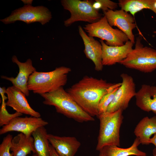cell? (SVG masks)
<instances>
[{
    "instance_id": "cell-32",
    "label": "cell",
    "mask_w": 156,
    "mask_h": 156,
    "mask_svg": "<svg viewBox=\"0 0 156 156\" xmlns=\"http://www.w3.org/2000/svg\"><path fill=\"white\" fill-rule=\"evenodd\" d=\"M153 154L152 156H156V148H155L153 151Z\"/></svg>"
},
{
    "instance_id": "cell-20",
    "label": "cell",
    "mask_w": 156,
    "mask_h": 156,
    "mask_svg": "<svg viewBox=\"0 0 156 156\" xmlns=\"http://www.w3.org/2000/svg\"><path fill=\"white\" fill-rule=\"evenodd\" d=\"M44 127L37 129L32 134L34 138L35 154L37 156H50V143Z\"/></svg>"
},
{
    "instance_id": "cell-19",
    "label": "cell",
    "mask_w": 156,
    "mask_h": 156,
    "mask_svg": "<svg viewBox=\"0 0 156 156\" xmlns=\"http://www.w3.org/2000/svg\"><path fill=\"white\" fill-rule=\"evenodd\" d=\"M140 143L148 145L151 135L156 133V116L143 118L136 125L134 131Z\"/></svg>"
},
{
    "instance_id": "cell-15",
    "label": "cell",
    "mask_w": 156,
    "mask_h": 156,
    "mask_svg": "<svg viewBox=\"0 0 156 156\" xmlns=\"http://www.w3.org/2000/svg\"><path fill=\"white\" fill-rule=\"evenodd\" d=\"M78 30L83 42L84 52L86 57L93 62L96 71H102L103 66L102 62V49L101 43L94 37L88 36L81 26H78Z\"/></svg>"
},
{
    "instance_id": "cell-9",
    "label": "cell",
    "mask_w": 156,
    "mask_h": 156,
    "mask_svg": "<svg viewBox=\"0 0 156 156\" xmlns=\"http://www.w3.org/2000/svg\"><path fill=\"white\" fill-rule=\"evenodd\" d=\"M120 77L122 79L121 84L109 106L107 112H114L119 109L125 110L131 100L136 94L135 84L133 78L125 73H122Z\"/></svg>"
},
{
    "instance_id": "cell-31",
    "label": "cell",
    "mask_w": 156,
    "mask_h": 156,
    "mask_svg": "<svg viewBox=\"0 0 156 156\" xmlns=\"http://www.w3.org/2000/svg\"><path fill=\"white\" fill-rule=\"evenodd\" d=\"M99 151V156H107L102 149L100 150Z\"/></svg>"
},
{
    "instance_id": "cell-18",
    "label": "cell",
    "mask_w": 156,
    "mask_h": 156,
    "mask_svg": "<svg viewBox=\"0 0 156 156\" xmlns=\"http://www.w3.org/2000/svg\"><path fill=\"white\" fill-rule=\"evenodd\" d=\"M33 137L20 133L13 138L10 151L13 156H27L31 152L35 154Z\"/></svg>"
},
{
    "instance_id": "cell-25",
    "label": "cell",
    "mask_w": 156,
    "mask_h": 156,
    "mask_svg": "<svg viewBox=\"0 0 156 156\" xmlns=\"http://www.w3.org/2000/svg\"><path fill=\"white\" fill-rule=\"evenodd\" d=\"M12 138V136L10 134L7 135L3 138L0 145V156H13L12 153H10Z\"/></svg>"
},
{
    "instance_id": "cell-16",
    "label": "cell",
    "mask_w": 156,
    "mask_h": 156,
    "mask_svg": "<svg viewBox=\"0 0 156 156\" xmlns=\"http://www.w3.org/2000/svg\"><path fill=\"white\" fill-rule=\"evenodd\" d=\"M47 138L59 156H74L81 145L74 137L59 136L48 134Z\"/></svg>"
},
{
    "instance_id": "cell-30",
    "label": "cell",
    "mask_w": 156,
    "mask_h": 156,
    "mask_svg": "<svg viewBox=\"0 0 156 156\" xmlns=\"http://www.w3.org/2000/svg\"><path fill=\"white\" fill-rule=\"evenodd\" d=\"M22 1L25 5H31L33 1L32 0H22Z\"/></svg>"
},
{
    "instance_id": "cell-14",
    "label": "cell",
    "mask_w": 156,
    "mask_h": 156,
    "mask_svg": "<svg viewBox=\"0 0 156 156\" xmlns=\"http://www.w3.org/2000/svg\"><path fill=\"white\" fill-rule=\"evenodd\" d=\"M6 94L8 99L5 103L6 106L11 107L16 112L22 114L40 117V114L30 106L25 95L15 87L12 86L8 87Z\"/></svg>"
},
{
    "instance_id": "cell-6",
    "label": "cell",
    "mask_w": 156,
    "mask_h": 156,
    "mask_svg": "<svg viewBox=\"0 0 156 156\" xmlns=\"http://www.w3.org/2000/svg\"><path fill=\"white\" fill-rule=\"evenodd\" d=\"M64 8L68 11L70 17L64 21L66 27L70 26L74 23L83 21L91 23L96 22L101 17L102 14L99 10L93 7V2L91 1L62 0L61 1Z\"/></svg>"
},
{
    "instance_id": "cell-10",
    "label": "cell",
    "mask_w": 156,
    "mask_h": 156,
    "mask_svg": "<svg viewBox=\"0 0 156 156\" xmlns=\"http://www.w3.org/2000/svg\"><path fill=\"white\" fill-rule=\"evenodd\" d=\"M111 26H116L123 32L129 40L134 44L135 38L132 31L136 27L133 16L124 10H109L103 12Z\"/></svg>"
},
{
    "instance_id": "cell-13",
    "label": "cell",
    "mask_w": 156,
    "mask_h": 156,
    "mask_svg": "<svg viewBox=\"0 0 156 156\" xmlns=\"http://www.w3.org/2000/svg\"><path fill=\"white\" fill-rule=\"evenodd\" d=\"M100 42L102 46L103 66H111L120 63L132 50L134 44L129 40L123 45L111 46L106 44L103 40H100Z\"/></svg>"
},
{
    "instance_id": "cell-17",
    "label": "cell",
    "mask_w": 156,
    "mask_h": 156,
    "mask_svg": "<svg viewBox=\"0 0 156 156\" xmlns=\"http://www.w3.org/2000/svg\"><path fill=\"white\" fill-rule=\"evenodd\" d=\"M135 97L139 108L145 112L152 111L156 116V86L142 84Z\"/></svg>"
},
{
    "instance_id": "cell-33",
    "label": "cell",
    "mask_w": 156,
    "mask_h": 156,
    "mask_svg": "<svg viewBox=\"0 0 156 156\" xmlns=\"http://www.w3.org/2000/svg\"><path fill=\"white\" fill-rule=\"evenodd\" d=\"M32 156H37V155L36 154H34Z\"/></svg>"
},
{
    "instance_id": "cell-8",
    "label": "cell",
    "mask_w": 156,
    "mask_h": 156,
    "mask_svg": "<svg viewBox=\"0 0 156 156\" xmlns=\"http://www.w3.org/2000/svg\"><path fill=\"white\" fill-rule=\"evenodd\" d=\"M52 17L51 12L45 6L25 5L13 11L10 15L0 21L5 24L21 21L27 24L38 22L43 25L49 22Z\"/></svg>"
},
{
    "instance_id": "cell-1",
    "label": "cell",
    "mask_w": 156,
    "mask_h": 156,
    "mask_svg": "<svg viewBox=\"0 0 156 156\" xmlns=\"http://www.w3.org/2000/svg\"><path fill=\"white\" fill-rule=\"evenodd\" d=\"M114 84L86 75L66 91L84 111L92 117H98L99 102Z\"/></svg>"
},
{
    "instance_id": "cell-2",
    "label": "cell",
    "mask_w": 156,
    "mask_h": 156,
    "mask_svg": "<svg viewBox=\"0 0 156 156\" xmlns=\"http://www.w3.org/2000/svg\"><path fill=\"white\" fill-rule=\"evenodd\" d=\"M44 104L54 106L57 112L79 122L92 121L93 117L84 111L68 93L61 87L48 93L40 94Z\"/></svg>"
},
{
    "instance_id": "cell-22",
    "label": "cell",
    "mask_w": 156,
    "mask_h": 156,
    "mask_svg": "<svg viewBox=\"0 0 156 156\" xmlns=\"http://www.w3.org/2000/svg\"><path fill=\"white\" fill-rule=\"evenodd\" d=\"M5 102H2L0 110V126H3L8 124L14 118L22 115L23 114L16 112L10 114L7 111Z\"/></svg>"
},
{
    "instance_id": "cell-24",
    "label": "cell",
    "mask_w": 156,
    "mask_h": 156,
    "mask_svg": "<svg viewBox=\"0 0 156 156\" xmlns=\"http://www.w3.org/2000/svg\"><path fill=\"white\" fill-rule=\"evenodd\" d=\"M92 5L94 9H101L103 12L109 10H114L118 6V3L109 0H95Z\"/></svg>"
},
{
    "instance_id": "cell-28",
    "label": "cell",
    "mask_w": 156,
    "mask_h": 156,
    "mask_svg": "<svg viewBox=\"0 0 156 156\" xmlns=\"http://www.w3.org/2000/svg\"><path fill=\"white\" fill-rule=\"evenodd\" d=\"M50 156H59L54 148L50 144Z\"/></svg>"
},
{
    "instance_id": "cell-26",
    "label": "cell",
    "mask_w": 156,
    "mask_h": 156,
    "mask_svg": "<svg viewBox=\"0 0 156 156\" xmlns=\"http://www.w3.org/2000/svg\"><path fill=\"white\" fill-rule=\"evenodd\" d=\"M142 8L149 9L152 11L156 14V0H143ZM156 34V31L153 32Z\"/></svg>"
},
{
    "instance_id": "cell-27",
    "label": "cell",
    "mask_w": 156,
    "mask_h": 156,
    "mask_svg": "<svg viewBox=\"0 0 156 156\" xmlns=\"http://www.w3.org/2000/svg\"><path fill=\"white\" fill-rule=\"evenodd\" d=\"M6 89L5 87H0V93L2 97V102H5V100L8 99V97L5 95V94H6Z\"/></svg>"
},
{
    "instance_id": "cell-11",
    "label": "cell",
    "mask_w": 156,
    "mask_h": 156,
    "mask_svg": "<svg viewBox=\"0 0 156 156\" xmlns=\"http://www.w3.org/2000/svg\"><path fill=\"white\" fill-rule=\"evenodd\" d=\"M48 124L47 122L40 117L31 116L17 117L13 119L8 125L3 126L0 130V134L2 135L9 132L15 131L31 136L37 129Z\"/></svg>"
},
{
    "instance_id": "cell-29",
    "label": "cell",
    "mask_w": 156,
    "mask_h": 156,
    "mask_svg": "<svg viewBox=\"0 0 156 156\" xmlns=\"http://www.w3.org/2000/svg\"><path fill=\"white\" fill-rule=\"evenodd\" d=\"M150 142V144H154L156 148V133L154 134L152 138H151Z\"/></svg>"
},
{
    "instance_id": "cell-21",
    "label": "cell",
    "mask_w": 156,
    "mask_h": 156,
    "mask_svg": "<svg viewBox=\"0 0 156 156\" xmlns=\"http://www.w3.org/2000/svg\"><path fill=\"white\" fill-rule=\"evenodd\" d=\"M139 138L136 137L132 144L126 148H120L116 146H109L105 147L102 149L107 156H146V154L138 148L140 144Z\"/></svg>"
},
{
    "instance_id": "cell-23",
    "label": "cell",
    "mask_w": 156,
    "mask_h": 156,
    "mask_svg": "<svg viewBox=\"0 0 156 156\" xmlns=\"http://www.w3.org/2000/svg\"><path fill=\"white\" fill-rule=\"evenodd\" d=\"M119 87L116 88L109 92L101 98L99 102L98 107L99 115L106 112L109 106L112 101Z\"/></svg>"
},
{
    "instance_id": "cell-5",
    "label": "cell",
    "mask_w": 156,
    "mask_h": 156,
    "mask_svg": "<svg viewBox=\"0 0 156 156\" xmlns=\"http://www.w3.org/2000/svg\"><path fill=\"white\" fill-rule=\"evenodd\" d=\"M142 40L141 36L137 38L135 48L119 64L129 68L151 73L156 70V50L144 47Z\"/></svg>"
},
{
    "instance_id": "cell-3",
    "label": "cell",
    "mask_w": 156,
    "mask_h": 156,
    "mask_svg": "<svg viewBox=\"0 0 156 156\" xmlns=\"http://www.w3.org/2000/svg\"><path fill=\"white\" fill-rule=\"evenodd\" d=\"M71 71L70 68L64 66L48 72L36 71L29 77L28 90L40 95L54 91L66 85L68 75Z\"/></svg>"
},
{
    "instance_id": "cell-4",
    "label": "cell",
    "mask_w": 156,
    "mask_h": 156,
    "mask_svg": "<svg viewBox=\"0 0 156 156\" xmlns=\"http://www.w3.org/2000/svg\"><path fill=\"white\" fill-rule=\"evenodd\" d=\"M123 111L119 109L99 115L100 128L96 150L99 151L107 146H120V131L123 119Z\"/></svg>"
},
{
    "instance_id": "cell-7",
    "label": "cell",
    "mask_w": 156,
    "mask_h": 156,
    "mask_svg": "<svg viewBox=\"0 0 156 156\" xmlns=\"http://www.w3.org/2000/svg\"><path fill=\"white\" fill-rule=\"evenodd\" d=\"M83 28L88 36L105 40L106 44L109 46H122L129 40L123 32L113 28L109 25L104 15L98 21L85 25Z\"/></svg>"
},
{
    "instance_id": "cell-12",
    "label": "cell",
    "mask_w": 156,
    "mask_h": 156,
    "mask_svg": "<svg viewBox=\"0 0 156 156\" xmlns=\"http://www.w3.org/2000/svg\"><path fill=\"white\" fill-rule=\"evenodd\" d=\"M12 60L18 67L19 72L17 75L16 77L2 75L1 78L10 81L13 86L23 92L26 96H28L29 95V90L27 86L29 77L36 71V69L33 66L32 61L30 59H28L24 62H22L16 55H14Z\"/></svg>"
}]
</instances>
